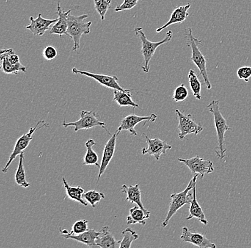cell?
I'll return each mask as SVG.
<instances>
[{"mask_svg": "<svg viewBox=\"0 0 251 248\" xmlns=\"http://www.w3.org/2000/svg\"><path fill=\"white\" fill-rule=\"evenodd\" d=\"M104 227L101 229L100 231H96L94 229H90L84 233L80 234V235H70V234L66 233V232H61V235L62 237L65 238L66 239H72L76 240L80 243H84L86 246L90 248L97 247L96 246V240L100 235L104 232Z\"/></svg>", "mask_w": 251, "mask_h": 248, "instance_id": "cell-15", "label": "cell"}, {"mask_svg": "<svg viewBox=\"0 0 251 248\" xmlns=\"http://www.w3.org/2000/svg\"><path fill=\"white\" fill-rule=\"evenodd\" d=\"M140 0H125L121 5L117 6L114 11L115 12H121V11L130 10L137 5L138 2Z\"/></svg>", "mask_w": 251, "mask_h": 248, "instance_id": "cell-34", "label": "cell"}, {"mask_svg": "<svg viewBox=\"0 0 251 248\" xmlns=\"http://www.w3.org/2000/svg\"><path fill=\"white\" fill-rule=\"evenodd\" d=\"M88 15H75L69 14L68 15V32L69 37L73 40L74 46L72 51H76L80 48V41L83 34H88L91 32L92 22H85Z\"/></svg>", "mask_w": 251, "mask_h": 248, "instance_id": "cell-4", "label": "cell"}, {"mask_svg": "<svg viewBox=\"0 0 251 248\" xmlns=\"http://www.w3.org/2000/svg\"><path fill=\"white\" fill-rule=\"evenodd\" d=\"M150 216V212L149 210H144L139 206H135L130 209L129 215L127 217V224H139L145 225L146 221Z\"/></svg>", "mask_w": 251, "mask_h": 248, "instance_id": "cell-21", "label": "cell"}, {"mask_svg": "<svg viewBox=\"0 0 251 248\" xmlns=\"http://www.w3.org/2000/svg\"><path fill=\"white\" fill-rule=\"evenodd\" d=\"M96 144L94 139H90L85 143L86 148V154L84 158V165H94L100 168L101 165L98 163V155L94 151L93 147Z\"/></svg>", "mask_w": 251, "mask_h": 248, "instance_id": "cell-25", "label": "cell"}, {"mask_svg": "<svg viewBox=\"0 0 251 248\" xmlns=\"http://www.w3.org/2000/svg\"><path fill=\"white\" fill-rule=\"evenodd\" d=\"M178 161L183 163L190 169L193 175L197 174L201 175V178H203L205 175L211 174L214 171L213 162L209 160H204L199 155L189 159L178 158Z\"/></svg>", "mask_w": 251, "mask_h": 248, "instance_id": "cell-9", "label": "cell"}, {"mask_svg": "<svg viewBox=\"0 0 251 248\" xmlns=\"http://www.w3.org/2000/svg\"><path fill=\"white\" fill-rule=\"evenodd\" d=\"M104 232L96 240V246L102 248H117L120 246L121 240H117L111 232L109 227L105 226Z\"/></svg>", "mask_w": 251, "mask_h": 248, "instance_id": "cell-22", "label": "cell"}, {"mask_svg": "<svg viewBox=\"0 0 251 248\" xmlns=\"http://www.w3.org/2000/svg\"><path fill=\"white\" fill-rule=\"evenodd\" d=\"M180 239L183 242L191 243L200 248H216V245L212 243L205 235L198 232H191L188 227H183Z\"/></svg>", "mask_w": 251, "mask_h": 248, "instance_id": "cell-13", "label": "cell"}, {"mask_svg": "<svg viewBox=\"0 0 251 248\" xmlns=\"http://www.w3.org/2000/svg\"><path fill=\"white\" fill-rule=\"evenodd\" d=\"M1 69L6 74H13L17 75L19 72H26V68L21 63L17 64H11L8 63L7 61L1 60Z\"/></svg>", "mask_w": 251, "mask_h": 248, "instance_id": "cell-31", "label": "cell"}, {"mask_svg": "<svg viewBox=\"0 0 251 248\" xmlns=\"http://www.w3.org/2000/svg\"><path fill=\"white\" fill-rule=\"evenodd\" d=\"M131 89L128 91L119 90L114 89V100L117 102L120 107H133V108H139V105L135 103L132 100V95L131 94Z\"/></svg>", "mask_w": 251, "mask_h": 248, "instance_id": "cell-24", "label": "cell"}, {"mask_svg": "<svg viewBox=\"0 0 251 248\" xmlns=\"http://www.w3.org/2000/svg\"><path fill=\"white\" fill-rule=\"evenodd\" d=\"M31 24L26 26V29H29L34 35L43 36L45 33L50 29V26L54 24L58 19L48 20L42 17L41 14H39L38 17L34 19L30 17Z\"/></svg>", "mask_w": 251, "mask_h": 248, "instance_id": "cell-17", "label": "cell"}, {"mask_svg": "<svg viewBox=\"0 0 251 248\" xmlns=\"http://www.w3.org/2000/svg\"><path fill=\"white\" fill-rule=\"evenodd\" d=\"M62 180L66 190L67 197L70 200L79 202L84 206H87L88 202H86L85 199L84 198V190L80 186H71L67 183V180L64 177H62Z\"/></svg>", "mask_w": 251, "mask_h": 248, "instance_id": "cell-23", "label": "cell"}, {"mask_svg": "<svg viewBox=\"0 0 251 248\" xmlns=\"http://www.w3.org/2000/svg\"><path fill=\"white\" fill-rule=\"evenodd\" d=\"M199 175H194V177L191 179L187 187L184 191L179 193H175L171 195L170 205H169V211L166 215L164 222L162 223V227H166L169 224V221L172 219L173 216L180 210L182 207L187 204H191V200L193 199V193H190V191H192L194 185L196 183Z\"/></svg>", "mask_w": 251, "mask_h": 248, "instance_id": "cell-5", "label": "cell"}, {"mask_svg": "<svg viewBox=\"0 0 251 248\" xmlns=\"http://www.w3.org/2000/svg\"><path fill=\"white\" fill-rule=\"evenodd\" d=\"M119 132H118L117 130V132L111 136L107 143L105 145L103 156H102L101 167H100V172H99L98 177H97V183L100 181L102 175L106 172L110 162H111L113 157H114V152H115L116 144H117V136L119 135Z\"/></svg>", "mask_w": 251, "mask_h": 248, "instance_id": "cell-14", "label": "cell"}, {"mask_svg": "<svg viewBox=\"0 0 251 248\" xmlns=\"http://www.w3.org/2000/svg\"><path fill=\"white\" fill-rule=\"evenodd\" d=\"M79 120L74 122H66L65 120L63 122L62 125L64 128H68L70 127H74L75 131L78 132L81 130H89L94 128L95 127L100 126L106 130L109 134L110 132L106 128V124L105 122H101L97 118V114L94 112H88V111H81L80 113Z\"/></svg>", "mask_w": 251, "mask_h": 248, "instance_id": "cell-7", "label": "cell"}, {"mask_svg": "<svg viewBox=\"0 0 251 248\" xmlns=\"http://www.w3.org/2000/svg\"><path fill=\"white\" fill-rule=\"evenodd\" d=\"M72 73L76 75H85L89 78H93L96 81L98 82L103 87L112 89H119V90L128 91V89L122 88L119 83H118V78L117 76H110V75H102V74L92 73L87 71H82V70H78L76 67L72 68Z\"/></svg>", "mask_w": 251, "mask_h": 248, "instance_id": "cell-10", "label": "cell"}, {"mask_svg": "<svg viewBox=\"0 0 251 248\" xmlns=\"http://www.w3.org/2000/svg\"><path fill=\"white\" fill-rule=\"evenodd\" d=\"M156 119V114H152L149 116H146V117L137 116L134 114H130L122 119L121 121L120 126L118 128L117 131L120 133L122 130H128L133 136H137V131L135 130L136 125L142 122H145V123L146 122H154Z\"/></svg>", "mask_w": 251, "mask_h": 248, "instance_id": "cell-12", "label": "cell"}, {"mask_svg": "<svg viewBox=\"0 0 251 248\" xmlns=\"http://www.w3.org/2000/svg\"><path fill=\"white\" fill-rule=\"evenodd\" d=\"M57 56V50L53 46H47L44 48L43 56L47 61L53 60Z\"/></svg>", "mask_w": 251, "mask_h": 248, "instance_id": "cell-35", "label": "cell"}, {"mask_svg": "<svg viewBox=\"0 0 251 248\" xmlns=\"http://www.w3.org/2000/svg\"><path fill=\"white\" fill-rule=\"evenodd\" d=\"M186 39L187 46L191 50V61L199 69V72H200L199 75L203 77L207 89H211L212 86L209 78H208V71H207L206 59L199 48V45H202V40H198L197 38L194 37L191 28H188L186 29Z\"/></svg>", "mask_w": 251, "mask_h": 248, "instance_id": "cell-2", "label": "cell"}, {"mask_svg": "<svg viewBox=\"0 0 251 248\" xmlns=\"http://www.w3.org/2000/svg\"><path fill=\"white\" fill-rule=\"evenodd\" d=\"M196 183H195V185H194V188H193V199L191 200V206H190L189 208V215L186 218V220H191L192 218H195L198 220H199V222L203 223L204 225H208V220L205 218V215L204 213L203 209L199 205L197 199H196Z\"/></svg>", "mask_w": 251, "mask_h": 248, "instance_id": "cell-19", "label": "cell"}, {"mask_svg": "<svg viewBox=\"0 0 251 248\" xmlns=\"http://www.w3.org/2000/svg\"><path fill=\"white\" fill-rule=\"evenodd\" d=\"M24 152L20 155L18 167L15 174V182L17 185L23 188H28L30 186L31 183H28L26 179V172L23 164Z\"/></svg>", "mask_w": 251, "mask_h": 248, "instance_id": "cell-26", "label": "cell"}, {"mask_svg": "<svg viewBox=\"0 0 251 248\" xmlns=\"http://www.w3.org/2000/svg\"><path fill=\"white\" fill-rule=\"evenodd\" d=\"M122 240H121L120 248H128L135 240L139 239V235L132 229L128 227L122 232Z\"/></svg>", "mask_w": 251, "mask_h": 248, "instance_id": "cell-28", "label": "cell"}, {"mask_svg": "<svg viewBox=\"0 0 251 248\" xmlns=\"http://www.w3.org/2000/svg\"><path fill=\"white\" fill-rule=\"evenodd\" d=\"M58 20L53 25L51 29H50V34H57L59 37L63 35H67L69 37L67 29H68V15L71 13V10L64 12L61 7L60 1L57 4Z\"/></svg>", "mask_w": 251, "mask_h": 248, "instance_id": "cell-16", "label": "cell"}, {"mask_svg": "<svg viewBox=\"0 0 251 248\" xmlns=\"http://www.w3.org/2000/svg\"><path fill=\"white\" fill-rule=\"evenodd\" d=\"M45 122V121H39L34 128H31L27 133L23 134V136L20 137V138L17 139V142H16L15 147H14L13 151H12V154H11L7 163H6V165L4 166V168L2 169V172H4V173H7L11 164H12L13 160L17 158V155H20V154L23 153V152L27 148L28 146L29 145L31 140L33 139V135L34 134V133H35L37 130L45 128V127H47V128H50V125H49L47 122L44 124L42 126L39 127L40 123H42V122Z\"/></svg>", "mask_w": 251, "mask_h": 248, "instance_id": "cell-6", "label": "cell"}, {"mask_svg": "<svg viewBox=\"0 0 251 248\" xmlns=\"http://www.w3.org/2000/svg\"><path fill=\"white\" fill-rule=\"evenodd\" d=\"M188 80H189L190 87L192 90L194 96L195 97L196 100H200L201 99V84L200 80L196 75L195 71L194 70H190L188 72Z\"/></svg>", "mask_w": 251, "mask_h": 248, "instance_id": "cell-27", "label": "cell"}, {"mask_svg": "<svg viewBox=\"0 0 251 248\" xmlns=\"http://www.w3.org/2000/svg\"><path fill=\"white\" fill-rule=\"evenodd\" d=\"M176 114L178 120V130H180L179 138L180 140L183 139H187L186 136L190 134L198 135L201 132L203 131V127L196 122L194 117L191 114H183L180 112L179 110H176Z\"/></svg>", "mask_w": 251, "mask_h": 248, "instance_id": "cell-8", "label": "cell"}, {"mask_svg": "<svg viewBox=\"0 0 251 248\" xmlns=\"http://www.w3.org/2000/svg\"><path fill=\"white\" fill-rule=\"evenodd\" d=\"M188 96V90L184 84H180L179 87H176L174 90L173 95V100L177 103L183 102L186 100Z\"/></svg>", "mask_w": 251, "mask_h": 248, "instance_id": "cell-33", "label": "cell"}, {"mask_svg": "<svg viewBox=\"0 0 251 248\" xmlns=\"http://www.w3.org/2000/svg\"><path fill=\"white\" fill-rule=\"evenodd\" d=\"M122 192L126 194V200L131 203H135L144 210H147L143 205L141 201V192L139 184L134 185H123L121 187Z\"/></svg>", "mask_w": 251, "mask_h": 248, "instance_id": "cell-20", "label": "cell"}, {"mask_svg": "<svg viewBox=\"0 0 251 248\" xmlns=\"http://www.w3.org/2000/svg\"><path fill=\"white\" fill-rule=\"evenodd\" d=\"M191 7V4H187L185 6H180V7H176L173 10L172 15H171L169 21L162 25L161 28L156 29L157 33L162 32L164 29H166L168 27L174 24H181L183 22L186 21V19L189 15L188 13V9Z\"/></svg>", "mask_w": 251, "mask_h": 248, "instance_id": "cell-18", "label": "cell"}, {"mask_svg": "<svg viewBox=\"0 0 251 248\" xmlns=\"http://www.w3.org/2000/svg\"><path fill=\"white\" fill-rule=\"evenodd\" d=\"M134 31L136 35L140 38L141 42V53H142L144 60V65L142 67V70L146 73H148L149 69H150L149 63H150L151 59L154 55L157 48L164 44L170 42L172 39L173 33L171 30L168 31L164 40L160 41V42H153L147 40L142 28H136Z\"/></svg>", "mask_w": 251, "mask_h": 248, "instance_id": "cell-3", "label": "cell"}, {"mask_svg": "<svg viewBox=\"0 0 251 248\" xmlns=\"http://www.w3.org/2000/svg\"><path fill=\"white\" fill-rule=\"evenodd\" d=\"M88 223H89V222L86 220H78L73 224L70 232L67 231V230H62V228H59V232H66V233L70 234V235H80V234L84 233V232L89 230L88 229Z\"/></svg>", "mask_w": 251, "mask_h": 248, "instance_id": "cell-29", "label": "cell"}, {"mask_svg": "<svg viewBox=\"0 0 251 248\" xmlns=\"http://www.w3.org/2000/svg\"><path fill=\"white\" fill-rule=\"evenodd\" d=\"M94 8L101 16V21L104 20L106 12L111 4V0H94Z\"/></svg>", "mask_w": 251, "mask_h": 248, "instance_id": "cell-32", "label": "cell"}, {"mask_svg": "<svg viewBox=\"0 0 251 248\" xmlns=\"http://www.w3.org/2000/svg\"><path fill=\"white\" fill-rule=\"evenodd\" d=\"M208 108L209 112L213 114L215 128L217 133L218 147L216 150V155L220 160H222L225 158L226 152L227 151L225 147V133L233 129L227 125L226 120L221 114L219 100H212L208 104Z\"/></svg>", "mask_w": 251, "mask_h": 248, "instance_id": "cell-1", "label": "cell"}, {"mask_svg": "<svg viewBox=\"0 0 251 248\" xmlns=\"http://www.w3.org/2000/svg\"><path fill=\"white\" fill-rule=\"evenodd\" d=\"M84 198L88 203L92 205V208H95L96 205L98 204L102 199L106 198L103 193L97 192L96 191H89L84 193Z\"/></svg>", "mask_w": 251, "mask_h": 248, "instance_id": "cell-30", "label": "cell"}, {"mask_svg": "<svg viewBox=\"0 0 251 248\" xmlns=\"http://www.w3.org/2000/svg\"><path fill=\"white\" fill-rule=\"evenodd\" d=\"M237 75L239 79L243 80L246 83L249 81L251 77V67H240L237 70Z\"/></svg>", "mask_w": 251, "mask_h": 248, "instance_id": "cell-36", "label": "cell"}, {"mask_svg": "<svg viewBox=\"0 0 251 248\" xmlns=\"http://www.w3.org/2000/svg\"><path fill=\"white\" fill-rule=\"evenodd\" d=\"M146 138V142H147V148H143L141 150L142 155H149L151 156L154 157L156 160H159L161 155L166 154V152L172 148V146L166 143L164 140L158 139V138H153L151 139L149 137L144 134Z\"/></svg>", "mask_w": 251, "mask_h": 248, "instance_id": "cell-11", "label": "cell"}]
</instances>
